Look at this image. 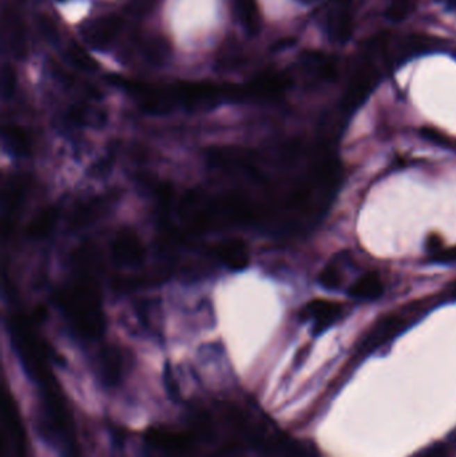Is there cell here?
I'll return each instance as SVG.
<instances>
[{"label":"cell","instance_id":"1","mask_svg":"<svg viewBox=\"0 0 456 457\" xmlns=\"http://www.w3.org/2000/svg\"><path fill=\"white\" fill-rule=\"evenodd\" d=\"M76 271L56 294V303L65 320L78 339L92 342L105 332V312L98 280L92 275V255L88 246L75 254Z\"/></svg>","mask_w":456,"mask_h":457},{"label":"cell","instance_id":"2","mask_svg":"<svg viewBox=\"0 0 456 457\" xmlns=\"http://www.w3.org/2000/svg\"><path fill=\"white\" fill-rule=\"evenodd\" d=\"M122 27V17L113 13L88 20L81 33L92 49L106 50L118 38Z\"/></svg>","mask_w":456,"mask_h":457},{"label":"cell","instance_id":"3","mask_svg":"<svg viewBox=\"0 0 456 457\" xmlns=\"http://www.w3.org/2000/svg\"><path fill=\"white\" fill-rule=\"evenodd\" d=\"M113 259L126 268L140 266L146 257V248L137 232L133 229H121L113 238L111 245Z\"/></svg>","mask_w":456,"mask_h":457},{"label":"cell","instance_id":"4","mask_svg":"<svg viewBox=\"0 0 456 457\" xmlns=\"http://www.w3.org/2000/svg\"><path fill=\"white\" fill-rule=\"evenodd\" d=\"M407 320L400 314H386L373 325L359 345L360 355H369L407 328Z\"/></svg>","mask_w":456,"mask_h":457},{"label":"cell","instance_id":"5","mask_svg":"<svg viewBox=\"0 0 456 457\" xmlns=\"http://www.w3.org/2000/svg\"><path fill=\"white\" fill-rule=\"evenodd\" d=\"M289 79L279 72H263L253 78L243 87L244 98L246 99H263L270 101L280 98L288 90Z\"/></svg>","mask_w":456,"mask_h":457},{"label":"cell","instance_id":"6","mask_svg":"<svg viewBox=\"0 0 456 457\" xmlns=\"http://www.w3.org/2000/svg\"><path fill=\"white\" fill-rule=\"evenodd\" d=\"M27 184L23 178H10L8 184L3 186V201H1V227H3V238L7 239L10 232L14 229V223L17 220L19 210L26 198Z\"/></svg>","mask_w":456,"mask_h":457},{"label":"cell","instance_id":"7","mask_svg":"<svg viewBox=\"0 0 456 457\" xmlns=\"http://www.w3.org/2000/svg\"><path fill=\"white\" fill-rule=\"evenodd\" d=\"M379 74L372 65H364L356 71L343 99V107L347 111L355 110L361 102L366 101L369 93L376 85Z\"/></svg>","mask_w":456,"mask_h":457},{"label":"cell","instance_id":"8","mask_svg":"<svg viewBox=\"0 0 456 457\" xmlns=\"http://www.w3.org/2000/svg\"><path fill=\"white\" fill-rule=\"evenodd\" d=\"M341 313L343 307L339 303L328 300H314L302 309L301 316L302 319L314 322V333L317 336L334 325Z\"/></svg>","mask_w":456,"mask_h":457},{"label":"cell","instance_id":"9","mask_svg":"<svg viewBox=\"0 0 456 457\" xmlns=\"http://www.w3.org/2000/svg\"><path fill=\"white\" fill-rule=\"evenodd\" d=\"M214 252L217 258L230 271H243L249 266V250L246 248L245 242L240 239L224 241L215 246Z\"/></svg>","mask_w":456,"mask_h":457},{"label":"cell","instance_id":"10","mask_svg":"<svg viewBox=\"0 0 456 457\" xmlns=\"http://www.w3.org/2000/svg\"><path fill=\"white\" fill-rule=\"evenodd\" d=\"M348 0H337L327 19V31L331 40L345 43L352 34V17L347 6Z\"/></svg>","mask_w":456,"mask_h":457},{"label":"cell","instance_id":"11","mask_svg":"<svg viewBox=\"0 0 456 457\" xmlns=\"http://www.w3.org/2000/svg\"><path fill=\"white\" fill-rule=\"evenodd\" d=\"M124 360L117 348H105L98 355V373L104 384L117 385L123 376Z\"/></svg>","mask_w":456,"mask_h":457},{"label":"cell","instance_id":"12","mask_svg":"<svg viewBox=\"0 0 456 457\" xmlns=\"http://www.w3.org/2000/svg\"><path fill=\"white\" fill-rule=\"evenodd\" d=\"M383 291V281L377 273H367L361 275L348 290L350 296L364 301H373L379 298Z\"/></svg>","mask_w":456,"mask_h":457},{"label":"cell","instance_id":"13","mask_svg":"<svg viewBox=\"0 0 456 457\" xmlns=\"http://www.w3.org/2000/svg\"><path fill=\"white\" fill-rule=\"evenodd\" d=\"M236 17L249 35L259 34L261 17L257 0H234Z\"/></svg>","mask_w":456,"mask_h":457},{"label":"cell","instance_id":"14","mask_svg":"<svg viewBox=\"0 0 456 457\" xmlns=\"http://www.w3.org/2000/svg\"><path fill=\"white\" fill-rule=\"evenodd\" d=\"M140 42V49L145 58L152 63H162L172 54V46L163 35H147L142 38Z\"/></svg>","mask_w":456,"mask_h":457},{"label":"cell","instance_id":"15","mask_svg":"<svg viewBox=\"0 0 456 457\" xmlns=\"http://www.w3.org/2000/svg\"><path fill=\"white\" fill-rule=\"evenodd\" d=\"M3 139L14 154H27L31 150V138L18 125H6L3 127Z\"/></svg>","mask_w":456,"mask_h":457},{"label":"cell","instance_id":"16","mask_svg":"<svg viewBox=\"0 0 456 457\" xmlns=\"http://www.w3.org/2000/svg\"><path fill=\"white\" fill-rule=\"evenodd\" d=\"M58 221V211L55 207H50L43 210L40 214H38L35 220L31 221V223L27 227V234L33 239H39L49 236L55 227V223Z\"/></svg>","mask_w":456,"mask_h":457},{"label":"cell","instance_id":"17","mask_svg":"<svg viewBox=\"0 0 456 457\" xmlns=\"http://www.w3.org/2000/svg\"><path fill=\"white\" fill-rule=\"evenodd\" d=\"M7 26V33L10 35L8 40L15 54L23 55L26 52L27 47V39H26V29L23 26L22 19L17 14H11L10 17L6 19Z\"/></svg>","mask_w":456,"mask_h":457},{"label":"cell","instance_id":"18","mask_svg":"<svg viewBox=\"0 0 456 457\" xmlns=\"http://www.w3.org/2000/svg\"><path fill=\"white\" fill-rule=\"evenodd\" d=\"M440 42H434L432 38H427V36H421V35H411L408 36L403 43V49L400 51L402 58H409L412 55L416 54H421L425 51L435 50L437 45Z\"/></svg>","mask_w":456,"mask_h":457},{"label":"cell","instance_id":"19","mask_svg":"<svg viewBox=\"0 0 456 457\" xmlns=\"http://www.w3.org/2000/svg\"><path fill=\"white\" fill-rule=\"evenodd\" d=\"M66 58L75 67L82 71H95L98 68V62L88 55L85 49L76 43H71L66 49Z\"/></svg>","mask_w":456,"mask_h":457},{"label":"cell","instance_id":"20","mask_svg":"<svg viewBox=\"0 0 456 457\" xmlns=\"http://www.w3.org/2000/svg\"><path fill=\"white\" fill-rule=\"evenodd\" d=\"M318 284L327 290H336L341 285V269L340 265L332 261L318 274Z\"/></svg>","mask_w":456,"mask_h":457},{"label":"cell","instance_id":"21","mask_svg":"<svg viewBox=\"0 0 456 457\" xmlns=\"http://www.w3.org/2000/svg\"><path fill=\"white\" fill-rule=\"evenodd\" d=\"M414 8V0H392L386 11V17L389 22L399 23L411 14Z\"/></svg>","mask_w":456,"mask_h":457},{"label":"cell","instance_id":"22","mask_svg":"<svg viewBox=\"0 0 456 457\" xmlns=\"http://www.w3.org/2000/svg\"><path fill=\"white\" fill-rule=\"evenodd\" d=\"M39 30L42 35L49 39V40H56L58 39V29L55 26V22H53L51 17H46V15H42L39 17Z\"/></svg>","mask_w":456,"mask_h":457},{"label":"cell","instance_id":"23","mask_svg":"<svg viewBox=\"0 0 456 457\" xmlns=\"http://www.w3.org/2000/svg\"><path fill=\"white\" fill-rule=\"evenodd\" d=\"M156 1L157 0H129L127 8L136 15H143L154 7Z\"/></svg>","mask_w":456,"mask_h":457},{"label":"cell","instance_id":"24","mask_svg":"<svg viewBox=\"0 0 456 457\" xmlns=\"http://www.w3.org/2000/svg\"><path fill=\"white\" fill-rule=\"evenodd\" d=\"M431 261L437 264H453L456 262V246L450 249H440L432 253Z\"/></svg>","mask_w":456,"mask_h":457},{"label":"cell","instance_id":"25","mask_svg":"<svg viewBox=\"0 0 456 457\" xmlns=\"http://www.w3.org/2000/svg\"><path fill=\"white\" fill-rule=\"evenodd\" d=\"M415 457H448V451L444 444H435L421 451V454Z\"/></svg>","mask_w":456,"mask_h":457},{"label":"cell","instance_id":"26","mask_svg":"<svg viewBox=\"0 0 456 457\" xmlns=\"http://www.w3.org/2000/svg\"><path fill=\"white\" fill-rule=\"evenodd\" d=\"M14 86H15L14 72H10L8 67L4 68V71H3V94H4V97L11 94V91L14 90Z\"/></svg>","mask_w":456,"mask_h":457},{"label":"cell","instance_id":"27","mask_svg":"<svg viewBox=\"0 0 456 457\" xmlns=\"http://www.w3.org/2000/svg\"><path fill=\"white\" fill-rule=\"evenodd\" d=\"M427 250L431 253H435L440 249H443V241L439 237L438 234H431L427 239Z\"/></svg>","mask_w":456,"mask_h":457},{"label":"cell","instance_id":"28","mask_svg":"<svg viewBox=\"0 0 456 457\" xmlns=\"http://www.w3.org/2000/svg\"><path fill=\"white\" fill-rule=\"evenodd\" d=\"M451 293H453V297L456 298V282L454 284V288H453V291H451Z\"/></svg>","mask_w":456,"mask_h":457},{"label":"cell","instance_id":"29","mask_svg":"<svg viewBox=\"0 0 456 457\" xmlns=\"http://www.w3.org/2000/svg\"><path fill=\"white\" fill-rule=\"evenodd\" d=\"M301 1H305V3H309V1H314V0H301Z\"/></svg>","mask_w":456,"mask_h":457}]
</instances>
